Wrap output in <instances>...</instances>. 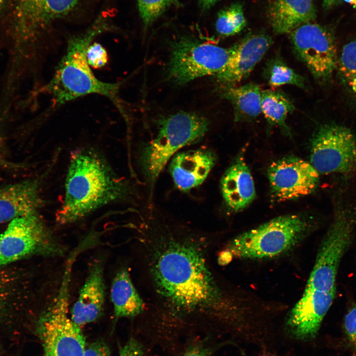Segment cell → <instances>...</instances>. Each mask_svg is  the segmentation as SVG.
<instances>
[{"label": "cell", "mask_w": 356, "mask_h": 356, "mask_svg": "<svg viewBox=\"0 0 356 356\" xmlns=\"http://www.w3.org/2000/svg\"><path fill=\"white\" fill-rule=\"evenodd\" d=\"M142 222L137 242L146 329L175 335L230 321L234 302L211 262L215 236L158 216Z\"/></svg>", "instance_id": "1"}, {"label": "cell", "mask_w": 356, "mask_h": 356, "mask_svg": "<svg viewBox=\"0 0 356 356\" xmlns=\"http://www.w3.org/2000/svg\"><path fill=\"white\" fill-rule=\"evenodd\" d=\"M132 191L129 183L119 178L99 153L78 151L70 159L56 221L60 224L75 222L105 205L127 199Z\"/></svg>", "instance_id": "2"}, {"label": "cell", "mask_w": 356, "mask_h": 356, "mask_svg": "<svg viewBox=\"0 0 356 356\" xmlns=\"http://www.w3.org/2000/svg\"><path fill=\"white\" fill-rule=\"evenodd\" d=\"M112 28L107 19L99 16L85 31L68 40L65 52L53 76L38 90L50 95L53 107L93 94L104 96L117 103L121 83H106L96 78L86 56L87 48L93 40Z\"/></svg>", "instance_id": "3"}, {"label": "cell", "mask_w": 356, "mask_h": 356, "mask_svg": "<svg viewBox=\"0 0 356 356\" xmlns=\"http://www.w3.org/2000/svg\"><path fill=\"white\" fill-rule=\"evenodd\" d=\"M97 0H7L4 20L15 41L34 43L60 24L87 20ZM92 17V16H91Z\"/></svg>", "instance_id": "4"}, {"label": "cell", "mask_w": 356, "mask_h": 356, "mask_svg": "<svg viewBox=\"0 0 356 356\" xmlns=\"http://www.w3.org/2000/svg\"><path fill=\"white\" fill-rule=\"evenodd\" d=\"M155 124V133L141 143L136 156L139 172L150 188L178 150L206 134L210 122L197 113L179 111L160 117Z\"/></svg>", "instance_id": "5"}, {"label": "cell", "mask_w": 356, "mask_h": 356, "mask_svg": "<svg viewBox=\"0 0 356 356\" xmlns=\"http://www.w3.org/2000/svg\"><path fill=\"white\" fill-rule=\"evenodd\" d=\"M315 225V220L308 215L289 214L275 218L227 241L219 261L278 256L297 245Z\"/></svg>", "instance_id": "6"}, {"label": "cell", "mask_w": 356, "mask_h": 356, "mask_svg": "<svg viewBox=\"0 0 356 356\" xmlns=\"http://www.w3.org/2000/svg\"><path fill=\"white\" fill-rule=\"evenodd\" d=\"M71 269L65 267L59 289L38 321L44 356H84L87 346L84 336L69 313Z\"/></svg>", "instance_id": "7"}, {"label": "cell", "mask_w": 356, "mask_h": 356, "mask_svg": "<svg viewBox=\"0 0 356 356\" xmlns=\"http://www.w3.org/2000/svg\"><path fill=\"white\" fill-rule=\"evenodd\" d=\"M234 48V45L226 48L190 37H181L171 44L167 66L168 79L175 84L183 85L199 77L216 75L224 68Z\"/></svg>", "instance_id": "8"}, {"label": "cell", "mask_w": 356, "mask_h": 356, "mask_svg": "<svg viewBox=\"0 0 356 356\" xmlns=\"http://www.w3.org/2000/svg\"><path fill=\"white\" fill-rule=\"evenodd\" d=\"M64 251L38 212L13 219L0 235V266L35 255L59 256Z\"/></svg>", "instance_id": "9"}, {"label": "cell", "mask_w": 356, "mask_h": 356, "mask_svg": "<svg viewBox=\"0 0 356 356\" xmlns=\"http://www.w3.org/2000/svg\"><path fill=\"white\" fill-rule=\"evenodd\" d=\"M310 163L319 174H347L356 170V136L336 123L320 126L311 142Z\"/></svg>", "instance_id": "10"}, {"label": "cell", "mask_w": 356, "mask_h": 356, "mask_svg": "<svg viewBox=\"0 0 356 356\" xmlns=\"http://www.w3.org/2000/svg\"><path fill=\"white\" fill-rule=\"evenodd\" d=\"M355 218L353 212L346 210L337 214L321 244L305 289L330 291L336 289L337 270L351 241Z\"/></svg>", "instance_id": "11"}, {"label": "cell", "mask_w": 356, "mask_h": 356, "mask_svg": "<svg viewBox=\"0 0 356 356\" xmlns=\"http://www.w3.org/2000/svg\"><path fill=\"white\" fill-rule=\"evenodd\" d=\"M293 49L313 77L321 82L330 79L337 68L334 35L323 26L309 22L289 33Z\"/></svg>", "instance_id": "12"}, {"label": "cell", "mask_w": 356, "mask_h": 356, "mask_svg": "<svg viewBox=\"0 0 356 356\" xmlns=\"http://www.w3.org/2000/svg\"><path fill=\"white\" fill-rule=\"evenodd\" d=\"M267 174L271 196L277 202L311 194L319 183V174L311 163L294 156L272 163Z\"/></svg>", "instance_id": "13"}, {"label": "cell", "mask_w": 356, "mask_h": 356, "mask_svg": "<svg viewBox=\"0 0 356 356\" xmlns=\"http://www.w3.org/2000/svg\"><path fill=\"white\" fill-rule=\"evenodd\" d=\"M335 295L336 289L330 291L305 289L287 320V325L295 336L300 339H309L316 336Z\"/></svg>", "instance_id": "14"}, {"label": "cell", "mask_w": 356, "mask_h": 356, "mask_svg": "<svg viewBox=\"0 0 356 356\" xmlns=\"http://www.w3.org/2000/svg\"><path fill=\"white\" fill-rule=\"evenodd\" d=\"M265 34L249 36L235 44L234 51L224 68L216 76L223 87L235 86L249 76L272 44Z\"/></svg>", "instance_id": "15"}, {"label": "cell", "mask_w": 356, "mask_h": 356, "mask_svg": "<svg viewBox=\"0 0 356 356\" xmlns=\"http://www.w3.org/2000/svg\"><path fill=\"white\" fill-rule=\"evenodd\" d=\"M216 161V154L210 149L181 151L171 158L169 171L175 186L187 192L205 181Z\"/></svg>", "instance_id": "16"}, {"label": "cell", "mask_w": 356, "mask_h": 356, "mask_svg": "<svg viewBox=\"0 0 356 356\" xmlns=\"http://www.w3.org/2000/svg\"><path fill=\"white\" fill-rule=\"evenodd\" d=\"M105 300V284L102 261H95L90 266L70 315L78 326L97 320L102 314Z\"/></svg>", "instance_id": "17"}, {"label": "cell", "mask_w": 356, "mask_h": 356, "mask_svg": "<svg viewBox=\"0 0 356 356\" xmlns=\"http://www.w3.org/2000/svg\"><path fill=\"white\" fill-rule=\"evenodd\" d=\"M42 202L37 179L0 185V224L37 213Z\"/></svg>", "instance_id": "18"}, {"label": "cell", "mask_w": 356, "mask_h": 356, "mask_svg": "<svg viewBox=\"0 0 356 356\" xmlns=\"http://www.w3.org/2000/svg\"><path fill=\"white\" fill-rule=\"evenodd\" d=\"M221 188L224 203L230 211H241L253 201L256 195L254 180L241 158L226 170L221 179Z\"/></svg>", "instance_id": "19"}, {"label": "cell", "mask_w": 356, "mask_h": 356, "mask_svg": "<svg viewBox=\"0 0 356 356\" xmlns=\"http://www.w3.org/2000/svg\"><path fill=\"white\" fill-rule=\"evenodd\" d=\"M316 16L312 0H271L267 9L270 24L277 34H289Z\"/></svg>", "instance_id": "20"}, {"label": "cell", "mask_w": 356, "mask_h": 356, "mask_svg": "<svg viewBox=\"0 0 356 356\" xmlns=\"http://www.w3.org/2000/svg\"><path fill=\"white\" fill-rule=\"evenodd\" d=\"M110 298L116 320L140 317L145 312L144 300L127 267H122L116 273L111 283Z\"/></svg>", "instance_id": "21"}, {"label": "cell", "mask_w": 356, "mask_h": 356, "mask_svg": "<svg viewBox=\"0 0 356 356\" xmlns=\"http://www.w3.org/2000/svg\"><path fill=\"white\" fill-rule=\"evenodd\" d=\"M223 87L222 96L231 103L235 122L251 121L262 113V90L258 85Z\"/></svg>", "instance_id": "22"}, {"label": "cell", "mask_w": 356, "mask_h": 356, "mask_svg": "<svg viewBox=\"0 0 356 356\" xmlns=\"http://www.w3.org/2000/svg\"><path fill=\"white\" fill-rule=\"evenodd\" d=\"M261 108L262 113L270 126L278 127L285 134L291 135L286 120L288 115L294 111L295 106L288 95L277 89L262 90Z\"/></svg>", "instance_id": "23"}, {"label": "cell", "mask_w": 356, "mask_h": 356, "mask_svg": "<svg viewBox=\"0 0 356 356\" xmlns=\"http://www.w3.org/2000/svg\"><path fill=\"white\" fill-rule=\"evenodd\" d=\"M264 75L268 85L273 89L284 85L305 88L304 78L289 67L279 56H275L267 61Z\"/></svg>", "instance_id": "24"}, {"label": "cell", "mask_w": 356, "mask_h": 356, "mask_svg": "<svg viewBox=\"0 0 356 356\" xmlns=\"http://www.w3.org/2000/svg\"><path fill=\"white\" fill-rule=\"evenodd\" d=\"M246 23L242 5L235 2L219 11L215 26L219 34L230 36L240 32Z\"/></svg>", "instance_id": "25"}, {"label": "cell", "mask_w": 356, "mask_h": 356, "mask_svg": "<svg viewBox=\"0 0 356 356\" xmlns=\"http://www.w3.org/2000/svg\"><path fill=\"white\" fill-rule=\"evenodd\" d=\"M339 71L343 81L356 94V40L346 44L338 60Z\"/></svg>", "instance_id": "26"}, {"label": "cell", "mask_w": 356, "mask_h": 356, "mask_svg": "<svg viewBox=\"0 0 356 356\" xmlns=\"http://www.w3.org/2000/svg\"><path fill=\"white\" fill-rule=\"evenodd\" d=\"M138 11L145 27L156 20L172 5H179L177 0H137Z\"/></svg>", "instance_id": "27"}, {"label": "cell", "mask_w": 356, "mask_h": 356, "mask_svg": "<svg viewBox=\"0 0 356 356\" xmlns=\"http://www.w3.org/2000/svg\"><path fill=\"white\" fill-rule=\"evenodd\" d=\"M86 56L89 65L94 68L104 67L108 60L106 49L101 44L96 42H92L89 45Z\"/></svg>", "instance_id": "28"}, {"label": "cell", "mask_w": 356, "mask_h": 356, "mask_svg": "<svg viewBox=\"0 0 356 356\" xmlns=\"http://www.w3.org/2000/svg\"><path fill=\"white\" fill-rule=\"evenodd\" d=\"M344 328L349 345L356 354V305L352 307L346 313Z\"/></svg>", "instance_id": "29"}, {"label": "cell", "mask_w": 356, "mask_h": 356, "mask_svg": "<svg viewBox=\"0 0 356 356\" xmlns=\"http://www.w3.org/2000/svg\"><path fill=\"white\" fill-rule=\"evenodd\" d=\"M213 352L210 341L206 339L191 343L177 356H212Z\"/></svg>", "instance_id": "30"}, {"label": "cell", "mask_w": 356, "mask_h": 356, "mask_svg": "<svg viewBox=\"0 0 356 356\" xmlns=\"http://www.w3.org/2000/svg\"><path fill=\"white\" fill-rule=\"evenodd\" d=\"M118 356H145V355L142 344L132 338L121 348Z\"/></svg>", "instance_id": "31"}, {"label": "cell", "mask_w": 356, "mask_h": 356, "mask_svg": "<svg viewBox=\"0 0 356 356\" xmlns=\"http://www.w3.org/2000/svg\"><path fill=\"white\" fill-rule=\"evenodd\" d=\"M84 356H110L108 346L102 341H96L86 346Z\"/></svg>", "instance_id": "32"}, {"label": "cell", "mask_w": 356, "mask_h": 356, "mask_svg": "<svg viewBox=\"0 0 356 356\" xmlns=\"http://www.w3.org/2000/svg\"><path fill=\"white\" fill-rule=\"evenodd\" d=\"M200 7L203 11L209 10L220 0H197Z\"/></svg>", "instance_id": "33"}, {"label": "cell", "mask_w": 356, "mask_h": 356, "mask_svg": "<svg viewBox=\"0 0 356 356\" xmlns=\"http://www.w3.org/2000/svg\"><path fill=\"white\" fill-rule=\"evenodd\" d=\"M339 0H323V7L329 8L337 4Z\"/></svg>", "instance_id": "34"}, {"label": "cell", "mask_w": 356, "mask_h": 356, "mask_svg": "<svg viewBox=\"0 0 356 356\" xmlns=\"http://www.w3.org/2000/svg\"><path fill=\"white\" fill-rule=\"evenodd\" d=\"M7 0H0V13L3 11Z\"/></svg>", "instance_id": "35"}, {"label": "cell", "mask_w": 356, "mask_h": 356, "mask_svg": "<svg viewBox=\"0 0 356 356\" xmlns=\"http://www.w3.org/2000/svg\"><path fill=\"white\" fill-rule=\"evenodd\" d=\"M347 3L352 5L355 8H356V0H343Z\"/></svg>", "instance_id": "36"}]
</instances>
